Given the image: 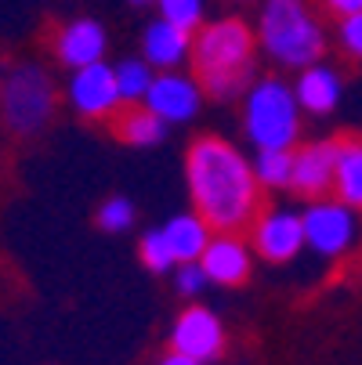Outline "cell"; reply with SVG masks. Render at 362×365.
Instances as JSON below:
<instances>
[{
	"instance_id": "277c9868",
	"label": "cell",
	"mask_w": 362,
	"mask_h": 365,
	"mask_svg": "<svg viewBox=\"0 0 362 365\" xmlns=\"http://www.w3.org/2000/svg\"><path fill=\"white\" fill-rule=\"evenodd\" d=\"M239 127L253 152L297 148L304 134V109L293 83L279 73H261L239 98Z\"/></svg>"
},
{
	"instance_id": "30bf717a",
	"label": "cell",
	"mask_w": 362,
	"mask_h": 365,
	"mask_svg": "<svg viewBox=\"0 0 362 365\" xmlns=\"http://www.w3.org/2000/svg\"><path fill=\"white\" fill-rule=\"evenodd\" d=\"M141 106L152 116H160L167 127H185L203 113L206 91H203V83L196 80L192 69H167V73H156V80H152Z\"/></svg>"
},
{
	"instance_id": "484cf974",
	"label": "cell",
	"mask_w": 362,
	"mask_h": 365,
	"mask_svg": "<svg viewBox=\"0 0 362 365\" xmlns=\"http://www.w3.org/2000/svg\"><path fill=\"white\" fill-rule=\"evenodd\" d=\"M323 11H330L333 19H344V15H358L362 11V0H316Z\"/></svg>"
},
{
	"instance_id": "e0dca14e",
	"label": "cell",
	"mask_w": 362,
	"mask_h": 365,
	"mask_svg": "<svg viewBox=\"0 0 362 365\" xmlns=\"http://www.w3.org/2000/svg\"><path fill=\"white\" fill-rule=\"evenodd\" d=\"M113 138H120L124 145L131 148H152V145H164L171 127L160 120V116H152L145 106H127L113 123Z\"/></svg>"
},
{
	"instance_id": "d6986e66",
	"label": "cell",
	"mask_w": 362,
	"mask_h": 365,
	"mask_svg": "<svg viewBox=\"0 0 362 365\" xmlns=\"http://www.w3.org/2000/svg\"><path fill=\"white\" fill-rule=\"evenodd\" d=\"M253 174L257 185L268 195L290 192L293 185V148H268V152H253Z\"/></svg>"
},
{
	"instance_id": "2e32d148",
	"label": "cell",
	"mask_w": 362,
	"mask_h": 365,
	"mask_svg": "<svg viewBox=\"0 0 362 365\" xmlns=\"http://www.w3.org/2000/svg\"><path fill=\"white\" fill-rule=\"evenodd\" d=\"M160 232H164V242H167V250L174 257V264H199L203 250L211 246V239H214V228L206 225L196 210L171 214L160 225Z\"/></svg>"
},
{
	"instance_id": "52a82bcc",
	"label": "cell",
	"mask_w": 362,
	"mask_h": 365,
	"mask_svg": "<svg viewBox=\"0 0 362 365\" xmlns=\"http://www.w3.org/2000/svg\"><path fill=\"white\" fill-rule=\"evenodd\" d=\"M62 98H66L69 113L80 116L84 123H113L127 109L113 62H98V66L69 73L66 87H62Z\"/></svg>"
},
{
	"instance_id": "8992f818",
	"label": "cell",
	"mask_w": 362,
	"mask_h": 365,
	"mask_svg": "<svg viewBox=\"0 0 362 365\" xmlns=\"http://www.w3.org/2000/svg\"><path fill=\"white\" fill-rule=\"evenodd\" d=\"M304 221V250L319 260H348L362 246V214L341 202L337 195H323L301 206Z\"/></svg>"
},
{
	"instance_id": "7402d4cb",
	"label": "cell",
	"mask_w": 362,
	"mask_h": 365,
	"mask_svg": "<svg viewBox=\"0 0 362 365\" xmlns=\"http://www.w3.org/2000/svg\"><path fill=\"white\" fill-rule=\"evenodd\" d=\"M138 260H141L152 275H171V272L178 268L174 257H171V250H167V242H164L160 225H156V228H145V232L138 235Z\"/></svg>"
},
{
	"instance_id": "4fadbf2b",
	"label": "cell",
	"mask_w": 362,
	"mask_h": 365,
	"mask_svg": "<svg viewBox=\"0 0 362 365\" xmlns=\"http://www.w3.org/2000/svg\"><path fill=\"white\" fill-rule=\"evenodd\" d=\"M333 170H337V138L301 141L293 148V185L290 192L304 202L333 195Z\"/></svg>"
},
{
	"instance_id": "5bb4252c",
	"label": "cell",
	"mask_w": 362,
	"mask_h": 365,
	"mask_svg": "<svg viewBox=\"0 0 362 365\" xmlns=\"http://www.w3.org/2000/svg\"><path fill=\"white\" fill-rule=\"evenodd\" d=\"M293 94L301 101V109L304 116H333L337 106H341V98H344V73L333 66V62H316V66H308L301 73H293Z\"/></svg>"
},
{
	"instance_id": "4316f807",
	"label": "cell",
	"mask_w": 362,
	"mask_h": 365,
	"mask_svg": "<svg viewBox=\"0 0 362 365\" xmlns=\"http://www.w3.org/2000/svg\"><path fill=\"white\" fill-rule=\"evenodd\" d=\"M156 365H199V361H192V358L178 354V351H167V354H160V358H156Z\"/></svg>"
},
{
	"instance_id": "8fae6325",
	"label": "cell",
	"mask_w": 362,
	"mask_h": 365,
	"mask_svg": "<svg viewBox=\"0 0 362 365\" xmlns=\"http://www.w3.org/2000/svg\"><path fill=\"white\" fill-rule=\"evenodd\" d=\"M47 51H51V58H55L59 69L76 73V69L106 62V55H109V33H106V26H101L98 19L76 15V19L55 26V33H51V40H47Z\"/></svg>"
},
{
	"instance_id": "44dd1931",
	"label": "cell",
	"mask_w": 362,
	"mask_h": 365,
	"mask_svg": "<svg viewBox=\"0 0 362 365\" xmlns=\"http://www.w3.org/2000/svg\"><path fill=\"white\" fill-rule=\"evenodd\" d=\"M94 225L101 232H109V235H124L138 225V206L127 199V195H109V199H101L98 202V210H94Z\"/></svg>"
},
{
	"instance_id": "603a6c76",
	"label": "cell",
	"mask_w": 362,
	"mask_h": 365,
	"mask_svg": "<svg viewBox=\"0 0 362 365\" xmlns=\"http://www.w3.org/2000/svg\"><path fill=\"white\" fill-rule=\"evenodd\" d=\"M156 15L196 33L206 22V0H156Z\"/></svg>"
},
{
	"instance_id": "ba28073f",
	"label": "cell",
	"mask_w": 362,
	"mask_h": 365,
	"mask_svg": "<svg viewBox=\"0 0 362 365\" xmlns=\"http://www.w3.org/2000/svg\"><path fill=\"white\" fill-rule=\"evenodd\" d=\"M167 351H178L199 365H214L218 358H225L228 351V329L221 322V315L206 304H185L167 333Z\"/></svg>"
},
{
	"instance_id": "6da1fadb",
	"label": "cell",
	"mask_w": 362,
	"mask_h": 365,
	"mask_svg": "<svg viewBox=\"0 0 362 365\" xmlns=\"http://www.w3.org/2000/svg\"><path fill=\"white\" fill-rule=\"evenodd\" d=\"M188 210L214 232H246L265 210V192L253 174V155L221 134H199L185 148Z\"/></svg>"
},
{
	"instance_id": "f1b7e54d",
	"label": "cell",
	"mask_w": 362,
	"mask_h": 365,
	"mask_svg": "<svg viewBox=\"0 0 362 365\" xmlns=\"http://www.w3.org/2000/svg\"><path fill=\"white\" fill-rule=\"evenodd\" d=\"M225 4H250V0H225Z\"/></svg>"
},
{
	"instance_id": "cb8c5ba5",
	"label": "cell",
	"mask_w": 362,
	"mask_h": 365,
	"mask_svg": "<svg viewBox=\"0 0 362 365\" xmlns=\"http://www.w3.org/2000/svg\"><path fill=\"white\" fill-rule=\"evenodd\" d=\"M333 40H337V51H341L348 62H362V11L337 19Z\"/></svg>"
},
{
	"instance_id": "ffe728a7",
	"label": "cell",
	"mask_w": 362,
	"mask_h": 365,
	"mask_svg": "<svg viewBox=\"0 0 362 365\" xmlns=\"http://www.w3.org/2000/svg\"><path fill=\"white\" fill-rule=\"evenodd\" d=\"M113 69H116V83H120L124 101H127V106H141L149 87H152V80H156V69H152L141 55H127V58L113 62Z\"/></svg>"
},
{
	"instance_id": "d4e9b609",
	"label": "cell",
	"mask_w": 362,
	"mask_h": 365,
	"mask_svg": "<svg viewBox=\"0 0 362 365\" xmlns=\"http://www.w3.org/2000/svg\"><path fill=\"white\" fill-rule=\"evenodd\" d=\"M171 286H174V293L181 297V300H188V304H196L199 300V293L211 286L206 282V275H203V268L199 264H178L174 272H171Z\"/></svg>"
},
{
	"instance_id": "3957f363",
	"label": "cell",
	"mask_w": 362,
	"mask_h": 365,
	"mask_svg": "<svg viewBox=\"0 0 362 365\" xmlns=\"http://www.w3.org/2000/svg\"><path fill=\"white\" fill-rule=\"evenodd\" d=\"M257 51L283 73H301L326 58V26L316 0H261L253 15Z\"/></svg>"
},
{
	"instance_id": "7a4b0ae2",
	"label": "cell",
	"mask_w": 362,
	"mask_h": 365,
	"mask_svg": "<svg viewBox=\"0 0 362 365\" xmlns=\"http://www.w3.org/2000/svg\"><path fill=\"white\" fill-rule=\"evenodd\" d=\"M257 33L239 15H218L206 19L192 33V62L188 69L203 83L211 101H239L246 87L261 76L257 73Z\"/></svg>"
},
{
	"instance_id": "5b68a950",
	"label": "cell",
	"mask_w": 362,
	"mask_h": 365,
	"mask_svg": "<svg viewBox=\"0 0 362 365\" xmlns=\"http://www.w3.org/2000/svg\"><path fill=\"white\" fill-rule=\"evenodd\" d=\"M62 91L47 66L22 58L4 66V87H0V127L11 138H40L59 116Z\"/></svg>"
},
{
	"instance_id": "9a60e30c",
	"label": "cell",
	"mask_w": 362,
	"mask_h": 365,
	"mask_svg": "<svg viewBox=\"0 0 362 365\" xmlns=\"http://www.w3.org/2000/svg\"><path fill=\"white\" fill-rule=\"evenodd\" d=\"M141 58L156 69V73H167V69H188L192 62V33L167 22V19H149L145 29H141Z\"/></svg>"
},
{
	"instance_id": "7c38bea8",
	"label": "cell",
	"mask_w": 362,
	"mask_h": 365,
	"mask_svg": "<svg viewBox=\"0 0 362 365\" xmlns=\"http://www.w3.org/2000/svg\"><path fill=\"white\" fill-rule=\"evenodd\" d=\"M253 246L246 239V232H214L211 246L203 250L199 257V268L206 275L211 286H221V289H236L250 279L253 272Z\"/></svg>"
},
{
	"instance_id": "f546056e",
	"label": "cell",
	"mask_w": 362,
	"mask_h": 365,
	"mask_svg": "<svg viewBox=\"0 0 362 365\" xmlns=\"http://www.w3.org/2000/svg\"><path fill=\"white\" fill-rule=\"evenodd\" d=\"M0 87H4V66H0Z\"/></svg>"
},
{
	"instance_id": "ac0fdd59",
	"label": "cell",
	"mask_w": 362,
	"mask_h": 365,
	"mask_svg": "<svg viewBox=\"0 0 362 365\" xmlns=\"http://www.w3.org/2000/svg\"><path fill=\"white\" fill-rule=\"evenodd\" d=\"M333 195L362 214V138L337 141V170H333Z\"/></svg>"
},
{
	"instance_id": "83f0119b",
	"label": "cell",
	"mask_w": 362,
	"mask_h": 365,
	"mask_svg": "<svg viewBox=\"0 0 362 365\" xmlns=\"http://www.w3.org/2000/svg\"><path fill=\"white\" fill-rule=\"evenodd\" d=\"M131 8H156V0H127Z\"/></svg>"
},
{
	"instance_id": "9c48e42d",
	"label": "cell",
	"mask_w": 362,
	"mask_h": 365,
	"mask_svg": "<svg viewBox=\"0 0 362 365\" xmlns=\"http://www.w3.org/2000/svg\"><path fill=\"white\" fill-rule=\"evenodd\" d=\"M246 239L253 246V257H261L265 264H293L304 253V221L297 206L272 202L253 217L246 228Z\"/></svg>"
}]
</instances>
